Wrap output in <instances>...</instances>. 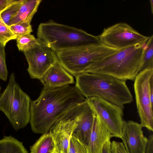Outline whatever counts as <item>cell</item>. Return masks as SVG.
Masks as SVG:
<instances>
[{
	"instance_id": "8992f818",
	"label": "cell",
	"mask_w": 153,
	"mask_h": 153,
	"mask_svg": "<svg viewBox=\"0 0 153 153\" xmlns=\"http://www.w3.org/2000/svg\"><path fill=\"white\" fill-rule=\"evenodd\" d=\"M117 49L100 42L56 53L58 61L74 76L85 73L94 62L114 53Z\"/></svg>"
},
{
	"instance_id": "30bf717a",
	"label": "cell",
	"mask_w": 153,
	"mask_h": 153,
	"mask_svg": "<svg viewBox=\"0 0 153 153\" xmlns=\"http://www.w3.org/2000/svg\"><path fill=\"white\" fill-rule=\"evenodd\" d=\"M85 100L111 137L121 138L125 121L123 118V108L97 97H89Z\"/></svg>"
},
{
	"instance_id": "d6986e66",
	"label": "cell",
	"mask_w": 153,
	"mask_h": 153,
	"mask_svg": "<svg viewBox=\"0 0 153 153\" xmlns=\"http://www.w3.org/2000/svg\"><path fill=\"white\" fill-rule=\"evenodd\" d=\"M148 69H153V36H149L143 52L140 72Z\"/></svg>"
},
{
	"instance_id": "8fae6325",
	"label": "cell",
	"mask_w": 153,
	"mask_h": 153,
	"mask_svg": "<svg viewBox=\"0 0 153 153\" xmlns=\"http://www.w3.org/2000/svg\"><path fill=\"white\" fill-rule=\"evenodd\" d=\"M23 53L28 64L27 71L32 79H40L58 61L56 53L40 42Z\"/></svg>"
},
{
	"instance_id": "83f0119b",
	"label": "cell",
	"mask_w": 153,
	"mask_h": 153,
	"mask_svg": "<svg viewBox=\"0 0 153 153\" xmlns=\"http://www.w3.org/2000/svg\"><path fill=\"white\" fill-rule=\"evenodd\" d=\"M14 0H0V14Z\"/></svg>"
},
{
	"instance_id": "4316f807",
	"label": "cell",
	"mask_w": 153,
	"mask_h": 153,
	"mask_svg": "<svg viewBox=\"0 0 153 153\" xmlns=\"http://www.w3.org/2000/svg\"><path fill=\"white\" fill-rule=\"evenodd\" d=\"M145 153H153V134H150L148 138Z\"/></svg>"
},
{
	"instance_id": "9a60e30c",
	"label": "cell",
	"mask_w": 153,
	"mask_h": 153,
	"mask_svg": "<svg viewBox=\"0 0 153 153\" xmlns=\"http://www.w3.org/2000/svg\"><path fill=\"white\" fill-rule=\"evenodd\" d=\"M111 137L110 133L101 122L99 117L95 115L92 130L87 148V153H102L104 145Z\"/></svg>"
},
{
	"instance_id": "6da1fadb",
	"label": "cell",
	"mask_w": 153,
	"mask_h": 153,
	"mask_svg": "<svg viewBox=\"0 0 153 153\" xmlns=\"http://www.w3.org/2000/svg\"><path fill=\"white\" fill-rule=\"evenodd\" d=\"M85 99L75 85L43 88L39 97L31 102L29 123L32 131L43 134L49 131L63 115Z\"/></svg>"
},
{
	"instance_id": "5b68a950",
	"label": "cell",
	"mask_w": 153,
	"mask_h": 153,
	"mask_svg": "<svg viewBox=\"0 0 153 153\" xmlns=\"http://www.w3.org/2000/svg\"><path fill=\"white\" fill-rule=\"evenodd\" d=\"M31 100L16 81L14 73L10 74L5 89L0 95V111L16 131L29 123Z\"/></svg>"
},
{
	"instance_id": "ffe728a7",
	"label": "cell",
	"mask_w": 153,
	"mask_h": 153,
	"mask_svg": "<svg viewBox=\"0 0 153 153\" xmlns=\"http://www.w3.org/2000/svg\"><path fill=\"white\" fill-rule=\"evenodd\" d=\"M16 40L18 50L23 52L32 48L39 43L37 38L31 34L20 36Z\"/></svg>"
},
{
	"instance_id": "4dcf8cb0",
	"label": "cell",
	"mask_w": 153,
	"mask_h": 153,
	"mask_svg": "<svg viewBox=\"0 0 153 153\" xmlns=\"http://www.w3.org/2000/svg\"><path fill=\"white\" fill-rule=\"evenodd\" d=\"M150 5H151V11L152 13H153V0H150Z\"/></svg>"
},
{
	"instance_id": "ba28073f",
	"label": "cell",
	"mask_w": 153,
	"mask_h": 153,
	"mask_svg": "<svg viewBox=\"0 0 153 153\" xmlns=\"http://www.w3.org/2000/svg\"><path fill=\"white\" fill-rule=\"evenodd\" d=\"M85 103V100L69 110L50 130L55 143V153H68L71 138L77 127Z\"/></svg>"
},
{
	"instance_id": "cb8c5ba5",
	"label": "cell",
	"mask_w": 153,
	"mask_h": 153,
	"mask_svg": "<svg viewBox=\"0 0 153 153\" xmlns=\"http://www.w3.org/2000/svg\"><path fill=\"white\" fill-rule=\"evenodd\" d=\"M8 74L6 62L5 46L0 43V79L6 81Z\"/></svg>"
},
{
	"instance_id": "ac0fdd59",
	"label": "cell",
	"mask_w": 153,
	"mask_h": 153,
	"mask_svg": "<svg viewBox=\"0 0 153 153\" xmlns=\"http://www.w3.org/2000/svg\"><path fill=\"white\" fill-rule=\"evenodd\" d=\"M0 153H28L23 143L11 136L0 140Z\"/></svg>"
},
{
	"instance_id": "d4e9b609",
	"label": "cell",
	"mask_w": 153,
	"mask_h": 153,
	"mask_svg": "<svg viewBox=\"0 0 153 153\" xmlns=\"http://www.w3.org/2000/svg\"><path fill=\"white\" fill-rule=\"evenodd\" d=\"M68 153H87L86 148L74 136L71 138Z\"/></svg>"
},
{
	"instance_id": "9c48e42d",
	"label": "cell",
	"mask_w": 153,
	"mask_h": 153,
	"mask_svg": "<svg viewBox=\"0 0 153 153\" xmlns=\"http://www.w3.org/2000/svg\"><path fill=\"white\" fill-rule=\"evenodd\" d=\"M153 75V69L140 72L134 81V88L138 114L142 128L153 131V105L150 100L149 82Z\"/></svg>"
},
{
	"instance_id": "e0dca14e",
	"label": "cell",
	"mask_w": 153,
	"mask_h": 153,
	"mask_svg": "<svg viewBox=\"0 0 153 153\" xmlns=\"http://www.w3.org/2000/svg\"><path fill=\"white\" fill-rule=\"evenodd\" d=\"M55 144L50 131L43 134L30 147V153H55Z\"/></svg>"
},
{
	"instance_id": "1f68e13d",
	"label": "cell",
	"mask_w": 153,
	"mask_h": 153,
	"mask_svg": "<svg viewBox=\"0 0 153 153\" xmlns=\"http://www.w3.org/2000/svg\"><path fill=\"white\" fill-rule=\"evenodd\" d=\"M1 85L0 84V92H1Z\"/></svg>"
},
{
	"instance_id": "4fadbf2b",
	"label": "cell",
	"mask_w": 153,
	"mask_h": 153,
	"mask_svg": "<svg viewBox=\"0 0 153 153\" xmlns=\"http://www.w3.org/2000/svg\"><path fill=\"white\" fill-rule=\"evenodd\" d=\"M44 88H53L74 84V77L59 61L51 67L39 79Z\"/></svg>"
},
{
	"instance_id": "3957f363",
	"label": "cell",
	"mask_w": 153,
	"mask_h": 153,
	"mask_svg": "<svg viewBox=\"0 0 153 153\" xmlns=\"http://www.w3.org/2000/svg\"><path fill=\"white\" fill-rule=\"evenodd\" d=\"M146 44L118 50L92 63L85 73L108 75L125 81L134 80L140 71Z\"/></svg>"
},
{
	"instance_id": "277c9868",
	"label": "cell",
	"mask_w": 153,
	"mask_h": 153,
	"mask_svg": "<svg viewBox=\"0 0 153 153\" xmlns=\"http://www.w3.org/2000/svg\"><path fill=\"white\" fill-rule=\"evenodd\" d=\"M37 36L40 42L56 53L100 42L98 36L52 20L39 25Z\"/></svg>"
},
{
	"instance_id": "52a82bcc",
	"label": "cell",
	"mask_w": 153,
	"mask_h": 153,
	"mask_svg": "<svg viewBox=\"0 0 153 153\" xmlns=\"http://www.w3.org/2000/svg\"><path fill=\"white\" fill-rule=\"evenodd\" d=\"M98 36L100 43L117 50L137 44H145L149 38L124 22L117 23L105 28Z\"/></svg>"
},
{
	"instance_id": "7a4b0ae2",
	"label": "cell",
	"mask_w": 153,
	"mask_h": 153,
	"mask_svg": "<svg viewBox=\"0 0 153 153\" xmlns=\"http://www.w3.org/2000/svg\"><path fill=\"white\" fill-rule=\"evenodd\" d=\"M75 86L86 98L95 97L123 108L131 102L132 95L126 82L108 75L84 73L75 76Z\"/></svg>"
},
{
	"instance_id": "44dd1931",
	"label": "cell",
	"mask_w": 153,
	"mask_h": 153,
	"mask_svg": "<svg viewBox=\"0 0 153 153\" xmlns=\"http://www.w3.org/2000/svg\"><path fill=\"white\" fill-rule=\"evenodd\" d=\"M25 1V0H14L0 14L1 18L7 25L10 26V20L16 13Z\"/></svg>"
},
{
	"instance_id": "484cf974",
	"label": "cell",
	"mask_w": 153,
	"mask_h": 153,
	"mask_svg": "<svg viewBox=\"0 0 153 153\" xmlns=\"http://www.w3.org/2000/svg\"><path fill=\"white\" fill-rule=\"evenodd\" d=\"M111 153H127L123 143L114 140L111 143Z\"/></svg>"
},
{
	"instance_id": "603a6c76",
	"label": "cell",
	"mask_w": 153,
	"mask_h": 153,
	"mask_svg": "<svg viewBox=\"0 0 153 153\" xmlns=\"http://www.w3.org/2000/svg\"><path fill=\"white\" fill-rule=\"evenodd\" d=\"M9 27L16 39L22 36L30 34L33 31L30 23L29 22L19 23L11 25Z\"/></svg>"
},
{
	"instance_id": "f1b7e54d",
	"label": "cell",
	"mask_w": 153,
	"mask_h": 153,
	"mask_svg": "<svg viewBox=\"0 0 153 153\" xmlns=\"http://www.w3.org/2000/svg\"><path fill=\"white\" fill-rule=\"evenodd\" d=\"M111 142L110 140H108L104 145L102 153H111Z\"/></svg>"
},
{
	"instance_id": "f546056e",
	"label": "cell",
	"mask_w": 153,
	"mask_h": 153,
	"mask_svg": "<svg viewBox=\"0 0 153 153\" xmlns=\"http://www.w3.org/2000/svg\"><path fill=\"white\" fill-rule=\"evenodd\" d=\"M149 91L151 102L153 105V75L150 78L149 82Z\"/></svg>"
},
{
	"instance_id": "2e32d148",
	"label": "cell",
	"mask_w": 153,
	"mask_h": 153,
	"mask_svg": "<svg viewBox=\"0 0 153 153\" xmlns=\"http://www.w3.org/2000/svg\"><path fill=\"white\" fill-rule=\"evenodd\" d=\"M42 1L41 0H25L10 20V26L22 22L30 23Z\"/></svg>"
},
{
	"instance_id": "5bb4252c",
	"label": "cell",
	"mask_w": 153,
	"mask_h": 153,
	"mask_svg": "<svg viewBox=\"0 0 153 153\" xmlns=\"http://www.w3.org/2000/svg\"><path fill=\"white\" fill-rule=\"evenodd\" d=\"M94 114L85 100V103L72 135L75 137L87 148L92 130Z\"/></svg>"
},
{
	"instance_id": "7c38bea8",
	"label": "cell",
	"mask_w": 153,
	"mask_h": 153,
	"mask_svg": "<svg viewBox=\"0 0 153 153\" xmlns=\"http://www.w3.org/2000/svg\"><path fill=\"white\" fill-rule=\"evenodd\" d=\"M121 139L127 153H145L148 140L140 124L124 121Z\"/></svg>"
},
{
	"instance_id": "7402d4cb",
	"label": "cell",
	"mask_w": 153,
	"mask_h": 153,
	"mask_svg": "<svg viewBox=\"0 0 153 153\" xmlns=\"http://www.w3.org/2000/svg\"><path fill=\"white\" fill-rule=\"evenodd\" d=\"M16 39L9 26L4 22L0 16V43L5 47L8 42Z\"/></svg>"
}]
</instances>
